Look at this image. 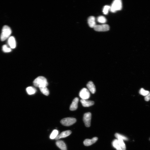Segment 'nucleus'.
I'll return each mask as SVG.
<instances>
[{"mask_svg":"<svg viewBox=\"0 0 150 150\" xmlns=\"http://www.w3.org/2000/svg\"><path fill=\"white\" fill-rule=\"evenodd\" d=\"M34 86L40 88L43 86H47L48 85L47 79L44 77L39 76L34 80L33 82Z\"/></svg>","mask_w":150,"mask_h":150,"instance_id":"nucleus-1","label":"nucleus"},{"mask_svg":"<svg viewBox=\"0 0 150 150\" xmlns=\"http://www.w3.org/2000/svg\"><path fill=\"white\" fill-rule=\"evenodd\" d=\"M12 33V30L8 26L5 25L3 27L1 36V40L4 41L10 36Z\"/></svg>","mask_w":150,"mask_h":150,"instance_id":"nucleus-2","label":"nucleus"},{"mask_svg":"<svg viewBox=\"0 0 150 150\" xmlns=\"http://www.w3.org/2000/svg\"><path fill=\"white\" fill-rule=\"evenodd\" d=\"M122 2L121 0H115L110 6V11L112 13H115L121 10L122 8Z\"/></svg>","mask_w":150,"mask_h":150,"instance_id":"nucleus-3","label":"nucleus"},{"mask_svg":"<svg viewBox=\"0 0 150 150\" xmlns=\"http://www.w3.org/2000/svg\"><path fill=\"white\" fill-rule=\"evenodd\" d=\"M76 120L73 118H66L61 120L60 121L61 123L65 126H69L76 122Z\"/></svg>","mask_w":150,"mask_h":150,"instance_id":"nucleus-4","label":"nucleus"},{"mask_svg":"<svg viewBox=\"0 0 150 150\" xmlns=\"http://www.w3.org/2000/svg\"><path fill=\"white\" fill-rule=\"evenodd\" d=\"M79 96L82 99L87 100L89 99L90 96L89 90L85 88H83L80 92Z\"/></svg>","mask_w":150,"mask_h":150,"instance_id":"nucleus-5","label":"nucleus"},{"mask_svg":"<svg viewBox=\"0 0 150 150\" xmlns=\"http://www.w3.org/2000/svg\"><path fill=\"white\" fill-rule=\"evenodd\" d=\"M91 117L92 114L90 112L86 113L84 115L83 120L86 127H90Z\"/></svg>","mask_w":150,"mask_h":150,"instance_id":"nucleus-6","label":"nucleus"},{"mask_svg":"<svg viewBox=\"0 0 150 150\" xmlns=\"http://www.w3.org/2000/svg\"><path fill=\"white\" fill-rule=\"evenodd\" d=\"M94 29L96 31H105L109 30L110 27L107 24H104L101 25H96Z\"/></svg>","mask_w":150,"mask_h":150,"instance_id":"nucleus-7","label":"nucleus"},{"mask_svg":"<svg viewBox=\"0 0 150 150\" xmlns=\"http://www.w3.org/2000/svg\"><path fill=\"white\" fill-rule=\"evenodd\" d=\"M72 133L70 130H67L62 132L61 133L57 136L55 139V140H58L61 138H65L68 136Z\"/></svg>","mask_w":150,"mask_h":150,"instance_id":"nucleus-8","label":"nucleus"},{"mask_svg":"<svg viewBox=\"0 0 150 150\" xmlns=\"http://www.w3.org/2000/svg\"><path fill=\"white\" fill-rule=\"evenodd\" d=\"M98 139V138L97 137H94L92 139H86L83 142L84 145L86 146L91 145L95 143Z\"/></svg>","mask_w":150,"mask_h":150,"instance_id":"nucleus-9","label":"nucleus"},{"mask_svg":"<svg viewBox=\"0 0 150 150\" xmlns=\"http://www.w3.org/2000/svg\"><path fill=\"white\" fill-rule=\"evenodd\" d=\"M78 101L79 99L78 98H76L73 100L72 103L70 107V110L71 111H75L77 109Z\"/></svg>","mask_w":150,"mask_h":150,"instance_id":"nucleus-10","label":"nucleus"},{"mask_svg":"<svg viewBox=\"0 0 150 150\" xmlns=\"http://www.w3.org/2000/svg\"><path fill=\"white\" fill-rule=\"evenodd\" d=\"M81 102L84 107H89L94 105V102L93 101L81 99Z\"/></svg>","mask_w":150,"mask_h":150,"instance_id":"nucleus-11","label":"nucleus"},{"mask_svg":"<svg viewBox=\"0 0 150 150\" xmlns=\"http://www.w3.org/2000/svg\"><path fill=\"white\" fill-rule=\"evenodd\" d=\"M88 90L92 94L95 93L96 92V88L95 85L92 81H90L87 85Z\"/></svg>","mask_w":150,"mask_h":150,"instance_id":"nucleus-12","label":"nucleus"},{"mask_svg":"<svg viewBox=\"0 0 150 150\" xmlns=\"http://www.w3.org/2000/svg\"><path fill=\"white\" fill-rule=\"evenodd\" d=\"M8 44L11 48L14 49L16 47V42L15 38L12 36L10 37L8 41Z\"/></svg>","mask_w":150,"mask_h":150,"instance_id":"nucleus-13","label":"nucleus"},{"mask_svg":"<svg viewBox=\"0 0 150 150\" xmlns=\"http://www.w3.org/2000/svg\"><path fill=\"white\" fill-rule=\"evenodd\" d=\"M88 22L89 25L90 27L94 28L96 25L95 18L93 16H91L89 17Z\"/></svg>","mask_w":150,"mask_h":150,"instance_id":"nucleus-14","label":"nucleus"},{"mask_svg":"<svg viewBox=\"0 0 150 150\" xmlns=\"http://www.w3.org/2000/svg\"><path fill=\"white\" fill-rule=\"evenodd\" d=\"M58 147L61 150H67V146L65 143L61 140H58L56 142Z\"/></svg>","mask_w":150,"mask_h":150,"instance_id":"nucleus-15","label":"nucleus"},{"mask_svg":"<svg viewBox=\"0 0 150 150\" xmlns=\"http://www.w3.org/2000/svg\"><path fill=\"white\" fill-rule=\"evenodd\" d=\"M26 91L27 93L29 95H32L35 93L37 90L35 88L32 86L28 87L27 88Z\"/></svg>","mask_w":150,"mask_h":150,"instance_id":"nucleus-16","label":"nucleus"},{"mask_svg":"<svg viewBox=\"0 0 150 150\" xmlns=\"http://www.w3.org/2000/svg\"><path fill=\"white\" fill-rule=\"evenodd\" d=\"M41 92L44 95L48 96L49 94V91L47 87V86H43L39 88Z\"/></svg>","mask_w":150,"mask_h":150,"instance_id":"nucleus-17","label":"nucleus"},{"mask_svg":"<svg viewBox=\"0 0 150 150\" xmlns=\"http://www.w3.org/2000/svg\"><path fill=\"white\" fill-rule=\"evenodd\" d=\"M113 147L116 149L117 150H122L120 147L118 139H115L112 143Z\"/></svg>","mask_w":150,"mask_h":150,"instance_id":"nucleus-18","label":"nucleus"},{"mask_svg":"<svg viewBox=\"0 0 150 150\" xmlns=\"http://www.w3.org/2000/svg\"><path fill=\"white\" fill-rule=\"evenodd\" d=\"M58 134V131L57 130H54L52 131L51 134L50 138L51 139H55L57 136Z\"/></svg>","mask_w":150,"mask_h":150,"instance_id":"nucleus-19","label":"nucleus"},{"mask_svg":"<svg viewBox=\"0 0 150 150\" xmlns=\"http://www.w3.org/2000/svg\"><path fill=\"white\" fill-rule=\"evenodd\" d=\"M115 136L117 139H121L123 140H128V138L125 136L121 135L118 133H116L115 134Z\"/></svg>","mask_w":150,"mask_h":150,"instance_id":"nucleus-20","label":"nucleus"},{"mask_svg":"<svg viewBox=\"0 0 150 150\" xmlns=\"http://www.w3.org/2000/svg\"><path fill=\"white\" fill-rule=\"evenodd\" d=\"M118 143L122 150H126V147L123 140L121 139H118Z\"/></svg>","mask_w":150,"mask_h":150,"instance_id":"nucleus-21","label":"nucleus"},{"mask_svg":"<svg viewBox=\"0 0 150 150\" xmlns=\"http://www.w3.org/2000/svg\"><path fill=\"white\" fill-rule=\"evenodd\" d=\"M139 93L141 95L144 96L147 95L149 93L148 91L146 90L143 88H141L139 91Z\"/></svg>","mask_w":150,"mask_h":150,"instance_id":"nucleus-22","label":"nucleus"},{"mask_svg":"<svg viewBox=\"0 0 150 150\" xmlns=\"http://www.w3.org/2000/svg\"><path fill=\"white\" fill-rule=\"evenodd\" d=\"M99 23H104L107 22V19L104 16H100L98 17L97 19Z\"/></svg>","mask_w":150,"mask_h":150,"instance_id":"nucleus-23","label":"nucleus"},{"mask_svg":"<svg viewBox=\"0 0 150 150\" xmlns=\"http://www.w3.org/2000/svg\"><path fill=\"white\" fill-rule=\"evenodd\" d=\"M2 50L5 53H9L12 51L11 48H8L6 45H3L2 47Z\"/></svg>","mask_w":150,"mask_h":150,"instance_id":"nucleus-24","label":"nucleus"},{"mask_svg":"<svg viewBox=\"0 0 150 150\" xmlns=\"http://www.w3.org/2000/svg\"><path fill=\"white\" fill-rule=\"evenodd\" d=\"M110 6H109L106 5L104 7L103 12L105 15H107L109 12V10L110 9Z\"/></svg>","mask_w":150,"mask_h":150,"instance_id":"nucleus-25","label":"nucleus"},{"mask_svg":"<svg viewBox=\"0 0 150 150\" xmlns=\"http://www.w3.org/2000/svg\"><path fill=\"white\" fill-rule=\"evenodd\" d=\"M145 101H147V102H148L150 100V93L147 95L145 97Z\"/></svg>","mask_w":150,"mask_h":150,"instance_id":"nucleus-26","label":"nucleus"},{"mask_svg":"<svg viewBox=\"0 0 150 150\" xmlns=\"http://www.w3.org/2000/svg\"></svg>","mask_w":150,"mask_h":150,"instance_id":"nucleus-27","label":"nucleus"}]
</instances>
